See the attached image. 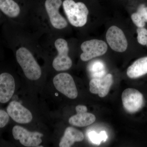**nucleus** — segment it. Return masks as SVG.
<instances>
[{
	"instance_id": "1",
	"label": "nucleus",
	"mask_w": 147,
	"mask_h": 147,
	"mask_svg": "<svg viewBox=\"0 0 147 147\" xmlns=\"http://www.w3.org/2000/svg\"><path fill=\"white\" fill-rule=\"evenodd\" d=\"M16 60L28 79L36 80L41 76V68L31 52L26 47H22L16 51Z\"/></svg>"
},
{
	"instance_id": "2",
	"label": "nucleus",
	"mask_w": 147,
	"mask_h": 147,
	"mask_svg": "<svg viewBox=\"0 0 147 147\" xmlns=\"http://www.w3.org/2000/svg\"><path fill=\"white\" fill-rule=\"evenodd\" d=\"M64 10L70 24L74 26L82 27L86 24L89 11L86 5L73 0H65Z\"/></svg>"
},
{
	"instance_id": "3",
	"label": "nucleus",
	"mask_w": 147,
	"mask_h": 147,
	"mask_svg": "<svg viewBox=\"0 0 147 147\" xmlns=\"http://www.w3.org/2000/svg\"><path fill=\"white\" fill-rule=\"evenodd\" d=\"M55 48L58 52V55L53 61V68L57 71H65L71 68L72 61L69 57L68 43L63 38L56 40L55 42Z\"/></svg>"
},
{
	"instance_id": "4",
	"label": "nucleus",
	"mask_w": 147,
	"mask_h": 147,
	"mask_svg": "<svg viewBox=\"0 0 147 147\" xmlns=\"http://www.w3.org/2000/svg\"><path fill=\"white\" fill-rule=\"evenodd\" d=\"M122 100L124 108L130 113H137L142 108L144 99L142 93L133 88H127L123 92Z\"/></svg>"
},
{
	"instance_id": "5",
	"label": "nucleus",
	"mask_w": 147,
	"mask_h": 147,
	"mask_svg": "<svg viewBox=\"0 0 147 147\" xmlns=\"http://www.w3.org/2000/svg\"><path fill=\"white\" fill-rule=\"evenodd\" d=\"M83 53L80 58L83 61H89L96 57L104 55L108 50V45L104 41L97 39L87 40L82 43Z\"/></svg>"
},
{
	"instance_id": "6",
	"label": "nucleus",
	"mask_w": 147,
	"mask_h": 147,
	"mask_svg": "<svg viewBox=\"0 0 147 147\" xmlns=\"http://www.w3.org/2000/svg\"><path fill=\"white\" fill-rule=\"evenodd\" d=\"M54 86L61 93L71 99H75L78 91L72 76L66 73L59 74L53 79Z\"/></svg>"
},
{
	"instance_id": "7",
	"label": "nucleus",
	"mask_w": 147,
	"mask_h": 147,
	"mask_svg": "<svg viewBox=\"0 0 147 147\" xmlns=\"http://www.w3.org/2000/svg\"><path fill=\"white\" fill-rule=\"evenodd\" d=\"M12 134L15 140H19L22 145L26 147H37L42 142L43 134L37 131L32 132L18 125L12 129Z\"/></svg>"
},
{
	"instance_id": "8",
	"label": "nucleus",
	"mask_w": 147,
	"mask_h": 147,
	"mask_svg": "<svg viewBox=\"0 0 147 147\" xmlns=\"http://www.w3.org/2000/svg\"><path fill=\"white\" fill-rule=\"evenodd\" d=\"M61 0H46L45 7L51 25L55 28L61 30L67 26V22L59 13Z\"/></svg>"
},
{
	"instance_id": "9",
	"label": "nucleus",
	"mask_w": 147,
	"mask_h": 147,
	"mask_svg": "<svg viewBox=\"0 0 147 147\" xmlns=\"http://www.w3.org/2000/svg\"><path fill=\"white\" fill-rule=\"evenodd\" d=\"M106 38L110 47L116 52L123 53L127 49L128 43L123 32L118 27H110L106 34Z\"/></svg>"
},
{
	"instance_id": "10",
	"label": "nucleus",
	"mask_w": 147,
	"mask_h": 147,
	"mask_svg": "<svg viewBox=\"0 0 147 147\" xmlns=\"http://www.w3.org/2000/svg\"><path fill=\"white\" fill-rule=\"evenodd\" d=\"M7 111L9 116L18 123H28L32 119L31 113L17 101H11L7 108Z\"/></svg>"
},
{
	"instance_id": "11",
	"label": "nucleus",
	"mask_w": 147,
	"mask_h": 147,
	"mask_svg": "<svg viewBox=\"0 0 147 147\" xmlns=\"http://www.w3.org/2000/svg\"><path fill=\"white\" fill-rule=\"evenodd\" d=\"M113 83V77L110 74L100 77L93 78L90 82V90L92 93L97 94L100 97L108 94Z\"/></svg>"
},
{
	"instance_id": "12",
	"label": "nucleus",
	"mask_w": 147,
	"mask_h": 147,
	"mask_svg": "<svg viewBox=\"0 0 147 147\" xmlns=\"http://www.w3.org/2000/svg\"><path fill=\"white\" fill-rule=\"evenodd\" d=\"M15 89V80L11 74L7 72L0 74V102H8L13 96Z\"/></svg>"
},
{
	"instance_id": "13",
	"label": "nucleus",
	"mask_w": 147,
	"mask_h": 147,
	"mask_svg": "<svg viewBox=\"0 0 147 147\" xmlns=\"http://www.w3.org/2000/svg\"><path fill=\"white\" fill-rule=\"evenodd\" d=\"M76 110L77 114L71 117L69 120V122L71 125L82 127L89 125L95 121V116L91 113H87L86 106L78 105Z\"/></svg>"
},
{
	"instance_id": "14",
	"label": "nucleus",
	"mask_w": 147,
	"mask_h": 147,
	"mask_svg": "<svg viewBox=\"0 0 147 147\" xmlns=\"http://www.w3.org/2000/svg\"><path fill=\"white\" fill-rule=\"evenodd\" d=\"M84 139V135L82 131L69 127L66 129L59 146L60 147H71L75 142H82Z\"/></svg>"
},
{
	"instance_id": "15",
	"label": "nucleus",
	"mask_w": 147,
	"mask_h": 147,
	"mask_svg": "<svg viewBox=\"0 0 147 147\" xmlns=\"http://www.w3.org/2000/svg\"><path fill=\"white\" fill-rule=\"evenodd\" d=\"M147 74V57L138 59L127 69V74L131 79H137Z\"/></svg>"
},
{
	"instance_id": "16",
	"label": "nucleus",
	"mask_w": 147,
	"mask_h": 147,
	"mask_svg": "<svg viewBox=\"0 0 147 147\" xmlns=\"http://www.w3.org/2000/svg\"><path fill=\"white\" fill-rule=\"evenodd\" d=\"M0 10L11 18L18 17L21 12L20 7L13 0H0Z\"/></svg>"
},
{
	"instance_id": "17",
	"label": "nucleus",
	"mask_w": 147,
	"mask_h": 147,
	"mask_svg": "<svg viewBox=\"0 0 147 147\" xmlns=\"http://www.w3.org/2000/svg\"><path fill=\"white\" fill-rule=\"evenodd\" d=\"M90 70L94 78L100 77L105 75V65L101 61H96L91 63Z\"/></svg>"
},
{
	"instance_id": "18",
	"label": "nucleus",
	"mask_w": 147,
	"mask_h": 147,
	"mask_svg": "<svg viewBox=\"0 0 147 147\" xmlns=\"http://www.w3.org/2000/svg\"><path fill=\"white\" fill-rule=\"evenodd\" d=\"M137 40L139 44L147 46V30L144 28L137 29Z\"/></svg>"
},
{
	"instance_id": "19",
	"label": "nucleus",
	"mask_w": 147,
	"mask_h": 147,
	"mask_svg": "<svg viewBox=\"0 0 147 147\" xmlns=\"http://www.w3.org/2000/svg\"><path fill=\"white\" fill-rule=\"evenodd\" d=\"M131 20L138 28H144L146 23L144 18L137 12L133 13L131 16Z\"/></svg>"
},
{
	"instance_id": "20",
	"label": "nucleus",
	"mask_w": 147,
	"mask_h": 147,
	"mask_svg": "<svg viewBox=\"0 0 147 147\" xmlns=\"http://www.w3.org/2000/svg\"><path fill=\"white\" fill-rule=\"evenodd\" d=\"M9 121V116L7 112L0 109V128L5 127Z\"/></svg>"
},
{
	"instance_id": "21",
	"label": "nucleus",
	"mask_w": 147,
	"mask_h": 147,
	"mask_svg": "<svg viewBox=\"0 0 147 147\" xmlns=\"http://www.w3.org/2000/svg\"><path fill=\"white\" fill-rule=\"evenodd\" d=\"M88 137L91 142L93 144L99 145L102 142L100 133L98 134L94 131H92L88 133Z\"/></svg>"
},
{
	"instance_id": "22",
	"label": "nucleus",
	"mask_w": 147,
	"mask_h": 147,
	"mask_svg": "<svg viewBox=\"0 0 147 147\" xmlns=\"http://www.w3.org/2000/svg\"><path fill=\"white\" fill-rule=\"evenodd\" d=\"M137 12L142 16L145 22L146 23L147 22V7L145 6L144 5H142L138 8Z\"/></svg>"
},
{
	"instance_id": "23",
	"label": "nucleus",
	"mask_w": 147,
	"mask_h": 147,
	"mask_svg": "<svg viewBox=\"0 0 147 147\" xmlns=\"http://www.w3.org/2000/svg\"><path fill=\"white\" fill-rule=\"evenodd\" d=\"M99 133H100L102 142H105L108 139L107 133H106L105 131H100Z\"/></svg>"
}]
</instances>
